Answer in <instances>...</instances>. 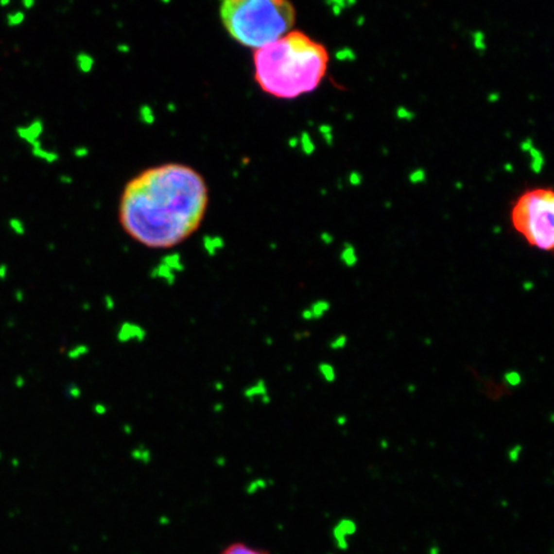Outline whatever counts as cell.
I'll use <instances>...</instances> for the list:
<instances>
[{
	"instance_id": "5bb4252c",
	"label": "cell",
	"mask_w": 554,
	"mask_h": 554,
	"mask_svg": "<svg viewBox=\"0 0 554 554\" xmlns=\"http://www.w3.org/2000/svg\"><path fill=\"white\" fill-rule=\"evenodd\" d=\"M349 182L352 186H359L362 184V174L358 173V172H352L349 174Z\"/></svg>"
},
{
	"instance_id": "8992f818",
	"label": "cell",
	"mask_w": 554,
	"mask_h": 554,
	"mask_svg": "<svg viewBox=\"0 0 554 554\" xmlns=\"http://www.w3.org/2000/svg\"><path fill=\"white\" fill-rule=\"evenodd\" d=\"M339 258H340V262L345 267H348V268L357 266V263H358V254H357L355 246L353 244H350V242H345L343 248H341Z\"/></svg>"
},
{
	"instance_id": "30bf717a",
	"label": "cell",
	"mask_w": 554,
	"mask_h": 554,
	"mask_svg": "<svg viewBox=\"0 0 554 554\" xmlns=\"http://www.w3.org/2000/svg\"><path fill=\"white\" fill-rule=\"evenodd\" d=\"M504 381L509 386H517V385L521 384L522 377L517 371H508L504 373Z\"/></svg>"
},
{
	"instance_id": "277c9868",
	"label": "cell",
	"mask_w": 554,
	"mask_h": 554,
	"mask_svg": "<svg viewBox=\"0 0 554 554\" xmlns=\"http://www.w3.org/2000/svg\"><path fill=\"white\" fill-rule=\"evenodd\" d=\"M512 224L531 246L552 252L554 248V192L535 189L523 192L512 208Z\"/></svg>"
},
{
	"instance_id": "52a82bcc",
	"label": "cell",
	"mask_w": 554,
	"mask_h": 554,
	"mask_svg": "<svg viewBox=\"0 0 554 554\" xmlns=\"http://www.w3.org/2000/svg\"><path fill=\"white\" fill-rule=\"evenodd\" d=\"M330 307H331L330 302L326 300V299H318V300H316L312 306L309 307L311 312H312L313 320H320V318H322V317L330 311Z\"/></svg>"
},
{
	"instance_id": "6da1fadb",
	"label": "cell",
	"mask_w": 554,
	"mask_h": 554,
	"mask_svg": "<svg viewBox=\"0 0 554 554\" xmlns=\"http://www.w3.org/2000/svg\"><path fill=\"white\" fill-rule=\"evenodd\" d=\"M206 178L178 162L145 168L123 186L120 226L136 244L163 250L181 245L202 226L209 207Z\"/></svg>"
},
{
	"instance_id": "2e32d148",
	"label": "cell",
	"mask_w": 554,
	"mask_h": 554,
	"mask_svg": "<svg viewBox=\"0 0 554 554\" xmlns=\"http://www.w3.org/2000/svg\"><path fill=\"white\" fill-rule=\"evenodd\" d=\"M534 286H535V284H534L533 281H525V282L522 284L523 290H526V292H530V290H533Z\"/></svg>"
},
{
	"instance_id": "ba28073f",
	"label": "cell",
	"mask_w": 554,
	"mask_h": 554,
	"mask_svg": "<svg viewBox=\"0 0 554 554\" xmlns=\"http://www.w3.org/2000/svg\"><path fill=\"white\" fill-rule=\"evenodd\" d=\"M318 372H320V375L323 377V380L326 381V382H334L335 379H336V372H335L334 366L330 364V363H321L320 366H318Z\"/></svg>"
},
{
	"instance_id": "4fadbf2b",
	"label": "cell",
	"mask_w": 554,
	"mask_h": 554,
	"mask_svg": "<svg viewBox=\"0 0 554 554\" xmlns=\"http://www.w3.org/2000/svg\"><path fill=\"white\" fill-rule=\"evenodd\" d=\"M320 240L325 245H331L334 242V235L327 232V231H323V232L320 234Z\"/></svg>"
},
{
	"instance_id": "7c38bea8",
	"label": "cell",
	"mask_w": 554,
	"mask_h": 554,
	"mask_svg": "<svg viewBox=\"0 0 554 554\" xmlns=\"http://www.w3.org/2000/svg\"><path fill=\"white\" fill-rule=\"evenodd\" d=\"M541 168H543V159H541V156H539V153H535L533 164H531V170H533L535 173H539L540 171H541Z\"/></svg>"
},
{
	"instance_id": "3957f363",
	"label": "cell",
	"mask_w": 554,
	"mask_h": 554,
	"mask_svg": "<svg viewBox=\"0 0 554 554\" xmlns=\"http://www.w3.org/2000/svg\"><path fill=\"white\" fill-rule=\"evenodd\" d=\"M220 16L228 35L253 50L292 31L296 21L290 0H222Z\"/></svg>"
},
{
	"instance_id": "5b68a950",
	"label": "cell",
	"mask_w": 554,
	"mask_h": 554,
	"mask_svg": "<svg viewBox=\"0 0 554 554\" xmlns=\"http://www.w3.org/2000/svg\"><path fill=\"white\" fill-rule=\"evenodd\" d=\"M220 554H270V553L267 551H264V549H260V548L252 547V545H248V544L245 543H242V541H235V543H231L230 545H227V547H225L224 551L221 552Z\"/></svg>"
},
{
	"instance_id": "8fae6325",
	"label": "cell",
	"mask_w": 554,
	"mask_h": 554,
	"mask_svg": "<svg viewBox=\"0 0 554 554\" xmlns=\"http://www.w3.org/2000/svg\"><path fill=\"white\" fill-rule=\"evenodd\" d=\"M425 180H426V173H425V171L423 170H416L413 171L412 173L409 174V181L415 185L422 184Z\"/></svg>"
},
{
	"instance_id": "9c48e42d",
	"label": "cell",
	"mask_w": 554,
	"mask_h": 554,
	"mask_svg": "<svg viewBox=\"0 0 554 554\" xmlns=\"http://www.w3.org/2000/svg\"><path fill=\"white\" fill-rule=\"evenodd\" d=\"M346 345H348V338H346V335L341 334L338 335L336 338L332 339V340L330 341L329 346H330L332 350H340V349H344Z\"/></svg>"
},
{
	"instance_id": "7a4b0ae2",
	"label": "cell",
	"mask_w": 554,
	"mask_h": 554,
	"mask_svg": "<svg viewBox=\"0 0 554 554\" xmlns=\"http://www.w3.org/2000/svg\"><path fill=\"white\" fill-rule=\"evenodd\" d=\"M326 46L300 30L289 31L253 53L254 80L260 89L282 100L311 94L326 77Z\"/></svg>"
},
{
	"instance_id": "9a60e30c",
	"label": "cell",
	"mask_w": 554,
	"mask_h": 554,
	"mask_svg": "<svg viewBox=\"0 0 554 554\" xmlns=\"http://www.w3.org/2000/svg\"><path fill=\"white\" fill-rule=\"evenodd\" d=\"M302 317H303V318H304V320H306V321L313 320V316H312V312H311V309H309V308L304 309V311H303V312H302Z\"/></svg>"
}]
</instances>
